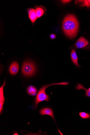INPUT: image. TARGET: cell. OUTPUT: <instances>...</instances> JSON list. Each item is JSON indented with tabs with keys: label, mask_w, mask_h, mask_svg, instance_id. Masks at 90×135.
<instances>
[{
	"label": "cell",
	"mask_w": 90,
	"mask_h": 135,
	"mask_svg": "<svg viewBox=\"0 0 90 135\" xmlns=\"http://www.w3.org/2000/svg\"><path fill=\"white\" fill-rule=\"evenodd\" d=\"M79 27V21L73 15H68L64 18L62 28L64 33L68 38L73 39L75 37Z\"/></svg>",
	"instance_id": "cell-1"
},
{
	"label": "cell",
	"mask_w": 90,
	"mask_h": 135,
	"mask_svg": "<svg viewBox=\"0 0 90 135\" xmlns=\"http://www.w3.org/2000/svg\"><path fill=\"white\" fill-rule=\"evenodd\" d=\"M68 83V82H62L53 83L44 85L39 91L36 95L35 103L36 108H37L38 104L40 102L43 101H48L49 100V97L45 93L46 90L48 87L54 85H67Z\"/></svg>",
	"instance_id": "cell-2"
},
{
	"label": "cell",
	"mask_w": 90,
	"mask_h": 135,
	"mask_svg": "<svg viewBox=\"0 0 90 135\" xmlns=\"http://www.w3.org/2000/svg\"><path fill=\"white\" fill-rule=\"evenodd\" d=\"M21 70L22 74L26 77H30L34 75L36 70L34 63L30 60L24 61Z\"/></svg>",
	"instance_id": "cell-3"
},
{
	"label": "cell",
	"mask_w": 90,
	"mask_h": 135,
	"mask_svg": "<svg viewBox=\"0 0 90 135\" xmlns=\"http://www.w3.org/2000/svg\"><path fill=\"white\" fill-rule=\"evenodd\" d=\"M19 69L18 63L16 61H14L10 65L9 68V72L11 75H15L18 72Z\"/></svg>",
	"instance_id": "cell-4"
},
{
	"label": "cell",
	"mask_w": 90,
	"mask_h": 135,
	"mask_svg": "<svg viewBox=\"0 0 90 135\" xmlns=\"http://www.w3.org/2000/svg\"><path fill=\"white\" fill-rule=\"evenodd\" d=\"M35 9L37 18H40L46 14L47 11L46 8L42 5H35Z\"/></svg>",
	"instance_id": "cell-5"
},
{
	"label": "cell",
	"mask_w": 90,
	"mask_h": 135,
	"mask_svg": "<svg viewBox=\"0 0 90 135\" xmlns=\"http://www.w3.org/2000/svg\"><path fill=\"white\" fill-rule=\"evenodd\" d=\"M27 12L29 18L34 25L37 19L35 9L34 8H30L27 9Z\"/></svg>",
	"instance_id": "cell-6"
},
{
	"label": "cell",
	"mask_w": 90,
	"mask_h": 135,
	"mask_svg": "<svg viewBox=\"0 0 90 135\" xmlns=\"http://www.w3.org/2000/svg\"><path fill=\"white\" fill-rule=\"evenodd\" d=\"M88 43V41L84 37L82 36L77 40L75 45L77 48H81L86 47Z\"/></svg>",
	"instance_id": "cell-7"
},
{
	"label": "cell",
	"mask_w": 90,
	"mask_h": 135,
	"mask_svg": "<svg viewBox=\"0 0 90 135\" xmlns=\"http://www.w3.org/2000/svg\"><path fill=\"white\" fill-rule=\"evenodd\" d=\"M6 84L5 80L3 85L0 88V113H1L3 111V105L4 104L5 98L4 97L3 90Z\"/></svg>",
	"instance_id": "cell-8"
},
{
	"label": "cell",
	"mask_w": 90,
	"mask_h": 135,
	"mask_svg": "<svg viewBox=\"0 0 90 135\" xmlns=\"http://www.w3.org/2000/svg\"><path fill=\"white\" fill-rule=\"evenodd\" d=\"M40 114L42 115H47L50 116L55 121L53 110L49 108H45L41 109L40 111Z\"/></svg>",
	"instance_id": "cell-9"
},
{
	"label": "cell",
	"mask_w": 90,
	"mask_h": 135,
	"mask_svg": "<svg viewBox=\"0 0 90 135\" xmlns=\"http://www.w3.org/2000/svg\"><path fill=\"white\" fill-rule=\"evenodd\" d=\"M71 57L72 62L76 66L80 67L78 62V58L74 49H72L71 53Z\"/></svg>",
	"instance_id": "cell-10"
},
{
	"label": "cell",
	"mask_w": 90,
	"mask_h": 135,
	"mask_svg": "<svg viewBox=\"0 0 90 135\" xmlns=\"http://www.w3.org/2000/svg\"><path fill=\"white\" fill-rule=\"evenodd\" d=\"M27 92L31 95L35 96L37 94V90L35 87L31 85L27 88Z\"/></svg>",
	"instance_id": "cell-11"
},
{
	"label": "cell",
	"mask_w": 90,
	"mask_h": 135,
	"mask_svg": "<svg viewBox=\"0 0 90 135\" xmlns=\"http://www.w3.org/2000/svg\"><path fill=\"white\" fill-rule=\"evenodd\" d=\"M76 88L78 90L83 89L85 90L86 92V95L90 97V93L88 90L85 88L83 85L81 84H79L77 86Z\"/></svg>",
	"instance_id": "cell-12"
},
{
	"label": "cell",
	"mask_w": 90,
	"mask_h": 135,
	"mask_svg": "<svg viewBox=\"0 0 90 135\" xmlns=\"http://www.w3.org/2000/svg\"><path fill=\"white\" fill-rule=\"evenodd\" d=\"M80 116L83 118H87L90 117V115L84 112L80 113L79 114Z\"/></svg>",
	"instance_id": "cell-13"
},
{
	"label": "cell",
	"mask_w": 90,
	"mask_h": 135,
	"mask_svg": "<svg viewBox=\"0 0 90 135\" xmlns=\"http://www.w3.org/2000/svg\"><path fill=\"white\" fill-rule=\"evenodd\" d=\"M56 35L52 33L50 34V37L51 39L53 40L56 38Z\"/></svg>",
	"instance_id": "cell-14"
},
{
	"label": "cell",
	"mask_w": 90,
	"mask_h": 135,
	"mask_svg": "<svg viewBox=\"0 0 90 135\" xmlns=\"http://www.w3.org/2000/svg\"><path fill=\"white\" fill-rule=\"evenodd\" d=\"M72 1H69V0H67V1H61L62 2V3L63 4H66L67 3H69Z\"/></svg>",
	"instance_id": "cell-15"
},
{
	"label": "cell",
	"mask_w": 90,
	"mask_h": 135,
	"mask_svg": "<svg viewBox=\"0 0 90 135\" xmlns=\"http://www.w3.org/2000/svg\"><path fill=\"white\" fill-rule=\"evenodd\" d=\"M88 90L90 93V88H89V89H88Z\"/></svg>",
	"instance_id": "cell-16"
}]
</instances>
